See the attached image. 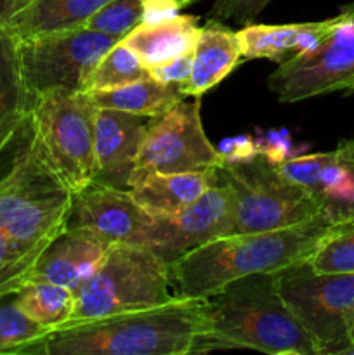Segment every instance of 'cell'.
I'll return each mask as SVG.
<instances>
[{"label":"cell","instance_id":"cell-1","mask_svg":"<svg viewBox=\"0 0 354 355\" xmlns=\"http://www.w3.org/2000/svg\"><path fill=\"white\" fill-rule=\"evenodd\" d=\"M210 329L207 298H180L141 311L54 329L24 355H187Z\"/></svg>","mask_w":354,"mask_h":355},{"label":"cell","instance_id":"cell-2","mask_svg":"<svg viewBox=\"0 0 354 355\" xmlns=\"http://www.w3.org/2000/svg\"><path fill=\"white\" fill-rule=\"evenodd\" d=\"M326 217L266 232L228 234L208 241L170 266L174 290L180 298H208L239 277L278 274L309 262L326 232Z\"/></svg>","mask_w":354,"mask_h":355},{"label":"cell","instance_id":"cell-3","mask_svg":"<svg viewBox=\"0 0 354 355\" xmlns=\"http://www.w3.org/2000/svg\"><path fill=\"white\" fill-rule=\"evenodd\" d=\"M71 200L73 189L28 116L0 175V231L23 253L42 255L66 227Z\"/></svg>","mask_w":354,"mask_h":355},{"label":"cell","instance_id":"cell-4","mask_svg":"<svg viewBox=\"0 0 354 355\" xmlns=\"http://www.w3.org/2000/svg\"><path fill=\"white\" fill-rule=\"evenodd\" d=\"M207 309L210 331L229 349L319 355L312 336L281 297L278 274H253L231 281L207 298Z\"/></svg>","mask_w":354,"mask_h":355},{"label":"cell","instance_id":"cell-5","mask_svg":"<svg viewBox=\"0 0 354 355\" xmlns=\"http://www.w3.org/2000/svg\"><path fill=\"white\" fill-rule=\"evenodd\" d=\"M75 297V312L65 326L158 307L176 300L177 293L170 266L156 253L146 246L113 245Z\"/></svg>","mask_w":354,"mask_h":355},{"label":"cell","instance_id":"cell-6","mask_svg":"<svg viewBox=\"0 0 354 355\" xmlns=\"http://www.w3.org/2000/svg\"><path fill=\"white\" fill-rule=\"evenodd\" d=\"M219 180L229 187L235 203L233 234L266 232L325 217L321 205L304 187L280 173L257 155L248 162L219 166Z\"/></svg>","mask_w":354,"mask_h":355},{"label":"cell","instance_id":"cell-7","mask_svg":"<svg viewBox=\"0 0 354 355\" xmlns=\"http://www.w3.org/2000/svg\"><path fill=\"white\" fill-rule=\"evenodd\" d=\"M96 114L87 92L52 90L35 96L31 104L35 130L73 193L96 180Z\"/></svg>","mask_w":354,"mask_h":355},{"label":"cell","instance_id":"cell-8","mask_svg":"<svg viewBox=\"0 0 354 355\" xmlns=\"http://www.w3.org/2000/svg\"><path fill=\"white\" fill-rule=\"evenodd\" d=\"M278 288L319 355H346L354 311V274L316 272L307 262L278 272Z\"/></svg>","mask_w":354,"mask_h":355},{"label":"cell","instance_id":"cell-9","mask_svg":"<svg viewBox=\"0 0 354 355\" xmlns=\"http://www.w3.org/2000/svg\"><path fill=\"white\" fill-rule=\"evenodd\" d=\"M117 42L87 26L17 40L28 92L33 97L52 90L83 92L94 66Z\"/></svg>","mask_w":354,"mask_h":355},{"label":"cell","instance_id":"cell-10","mask_svg":"<svg viewBox=\"0 0 354 355\" xmlns=\"http://www.w3.org/2000/svg\"><path fill=\"white\" fill-rule=\"evenodd\" d=\"M337 16L335 28L318 47L280 62L269 75L267 87L280 103L354 92V2Z\"/></svg>","mask_w":354,"mask_h":355},{"label":"cell","instance_id":"cell-11","mask_svg":"<svg viewBox=\"0 0 354 355\" xmlns=\"http://www.w3.org/2000/svg\"><path fill=\"white\" fill-rule=\"evenodd\" d=\"M205 168H219V153L201 123V97H191L155 116L142 139L132 175Z\"/></svg>","mask_w":354,"mask_h":355},{"label":"cell","instance_id":"cell-12","mask_svg":"<svg viewBox=\"0 0 354 355\" xmlns=\"http://www.w3.org/2000/svg\"><path fill=\"white\" fill-rule=\"evenodd\" d=\"M235 231V203L224 182L215 186L183 210L155 217L146 248L172 266L201 245Z\"/></svg>","mask_w":354,"mask_h":355},{"label":"cell","instance_id":"cell-13","mask_svg":"<svg viewBox=\"0 0 354 355\" xmlns=\"http://www.w3.org/2000/svg\"><path fill=\"white\" fill-rule=\"evenodd\" d=\"M155 217L149 215L128 189L92 182L75 191L66 227L83 229L111 245L146 246Z\"/></svg>","mask_w":354,"mask_h":355},{"label":"cell","instance_id":"cell-14","mask_svg":"<svg viewBox=\"0 0 354 355\" xmlns=\"http://www.w3.org/2000/svg\"><path fill=\"white\" fill-rule=\"evenodd\" d=\"M155 116L97 107L96 148L97 172L94 182L128 189L139 149Z\"/></svg>","mask_w":354,"mask_h":355},{"label":"cell","instance_id":"cell-15","mask_svg":"<svg viewBox=\"0 0 354 355\" xmlns=\"http://www.w3.org/2000/svg\"><path fill=\"white\" fill-rule=\"evenodd\" d=\"M111 246L94 232L65 227L44 250L31 279L49 281L76 291L99 269Z\"/></svg>","mask_w":354,"mask_h":355},{"label":"cell","instance_id":"cell-16","mask_svg":"<svg viewBox=\"0 0 354 355\" xmlns=\"http://www.w3.org/2000/svg\"><path fill=\"white\" fill-rule=\"evenodd\" d=\"M339 16L312 23L260 24L250 23L238 31L242 44L243 61L250 59H269L285 62L298 54L312 51L335 28Z\"/></svg>","mask_w":354,"mask_h":355},{"label":"cell","instance_id":"cell-17","mask_svg":"<svg viewBox=\"0 0 354 355\" xmlns=\"http://www.w3.org/2000/svg\"><path fill=\"white\" fill-rule=\"evenodd\" d=\"M219 182L217 168L174 173L132 175L128 191L153 217H165L183 210Z\"/></svg>","mask_w":354,"mask_h":355},{"label":"cell","instance_id":"cell-18","mask_svg":"<svg viewBox=\"0 0 354 355\" xmlns=\"http://www.w3.org/2000/svg\"><path fill=\"white\" fill-rule=\"evenodd\" d=\"M243 61L238 31L222 21L210 19L201 24L193 51L189 78L183 83L186 97H201L222 82Z\"/></svg>","mask_w":354,"mask_h":355},{"label":"cell","instance_id":"cell-19","mask_svg":"<svg viewBox=\"0 0 354 355\" xmlns=\"http://www.w3.org/2000/svg\"><path fill=\"white\" fill-rule=\"evenodd\" d=\"M33 96L21 75L17 40L0 23V156L10 151L31 113Z\"/></svg>","mask_w":354,"mask_h":355},{"label":"cell","instance_id":"cell-20","mask_svg":"<svg viewBox=\"0 0 354 355\" xmlns=\"http://www.w3.org/2000/svg\"><path fill=\"white\" fill-rule=\"evenodd\" d=\"M200 28V17L179 14L165 23L139 24L121 42L149 69L194 51Z\"/></svg>","mask_w":354,"mask_h":355},{"label":"cell","instance_id":"cell-21","mask_svg":"<svg viewBox=\"0 0 354 355\" xmlns=\"http://www.w3.org/2000/svg\"><path fill=\"white\" fill-rule=\"evenodd\" d=\"M110 0H28L7 28L16 40L85 26L89 17Z\"/></svg>","mask_w":354,"mask_h":355},{"label":"cell","instance_id":"cell-22","mask_svg":"<svg viewBox=\"0 0 354 355\" xmlns=\"http://www.w3.org/2000/svg\"><path fill=\"white\" fill-rule=\"evenodd\" d=\"M97 107L125 111V113L160 116L186 99L183 83H162L155 78H142L127 85L99 92H87Z\"/></svg>","mask_w":354,"mask_h":355},{"label":"cell","instance_id":"cell-23","mask_svg":"<svg viewBox=\"0 0 354 355\" xmlns=\"http://www.w3.org/2000/svg\"><path fill=\"white\" fill-rule=\"evenodd\" d=\"M280 173L297 186L304 187L311 196L318 200L321 210L326 203L337 198L344 184L342 163L337 158L335 149L314 155L292 156L276 165Z\"/></svg>","mask_w":354,"mask_h":355},{"label":"cell","instance_id":"cell-24","mask_svg":"<svg viewBox=\"0 0 354 355\" xmlns=\"http://www.w3.org/2000/svg\"><path fill=\"white\" fill-rule=\"evenodd\" d=\"M14 297L21 311L49 331L68 324L75 312V291L49 281L30 279Z\"/></svg>","mask_w":354,"mask_h":355},{"label":"cell","instance_id":"cell-25","mask_svg":"<svg viewBox=\"0 0 354 355\" xmlns=\"http://www.w3.org/2000/svg\"><path fill=\"white\" fill-rule=\"evenodd\" d=\"M149 71L137 55L124 44L117 42L94 66L92 73L87 78L83 92H99V90L117 89L130 82L149 78Z\"/></svg>","mask_w":354,"mask_h":355},{"label":"cell","instance_id":"cell-26","mask_svg":"<svg viewBox=\"0 0 354 355\" xmlns=\"http://www.w3.org/2000/svg\"><path fill=\"white\" fill-rule=\"evenodd\" d=\"M49 333L21 311L14 295L0 298V354L24 355Z\"/></svg>","mask_w":354,"mask_h":355},{"label":"cell","instance_id":"cell-27","mask_svg":"<svg viewBox=\"0 0 354 355\" xmlns=\"http://www.w3.org/2000/svg\"><path fill=\"white\" fill-rule=\"evenodd\" d=\"M307 263L316 272L354 274V222L332 225Z\"/></svg>","mask_w":354,"mask_h":355},{"label":"cell","instance_id":"cell-28","mask_svg":"<svg viewBox=\"0 0 354 355\" xmlns=\"http://www.w3.org/2000/svg\"><path fill=\"white\" fill-rule=\"evenodd\" d=\"M142 23L141 0H110L85 23L87 28L121 40Z\"/></svg>","mask_w":354,"mask_h":355},{"label":"cell","instance_id":"cell-29","mask_svg":"<svg viewBox=\"0 0 354 355\" xmlns=\"http://www.w3.org/2000/svg\"><path fill=\"white\" fill-rule=\"evenodd\" d=\"M335 153L339 162L342 163L346 177H344L342 189L337 194V198H333L323 208V215L333 225L354 222V137L340 141Z\"/></svg>","mask_w":354,"mask_h":355},{"label":"cell","instance_id":"cell-30","mask_svg":"<svg viewBox=\"0 0 354 355\" xmlns=\"http://www.w3.org/2000/svg\"><path fill=\"white\" fill-rule=\"evenodd\" d=\"M271 3V0H212V9L208 12L210 19L231 21L246 26L255 23L257 17L262 14Z\"/></svg>","mask_w":354,"mask_h":355},{"label":"cell","instance_id":"cell-31","mask_svg":"<svg viewBox=\"0 0 354 355\" xmlns=\"http://www.w3.org/2000/svg\"><path fill=\"white\" fill-rule=\"evenodd\" d=\"M257 153L273 165H280L285 159L292 158L294 144L287 130H269L257 135Z\"/></svg>","mask_w":354,"mask_h":355},{"label":"cell","instance_id":"cell-32","mask_svg":"<svg viewBox=\"0 0 354 355\" xmlns=\"http://www.w3.org/2000/svg\"><path fill=\"white\" fill-rule=\"evenodd\" d=\"M215 149L219 153V166L248 162L259 155L255 137L252 135H236V137L224 139L222 142H219V146H215Z\"/></svg>","mask_w":354,"mask_h":355},{"label":"cell","instance_id":"cell-33","mask_svg":"<svg viewBox=\"0 0 354 355\" xmlns=\"http://www.w3.org/2000/svg\"><path fill=\"white\" fill-rule=\"evenodd\" d=\"M191 66H193V51L177 55V58L155 66V68H149L148 71L151 78L162 83H184L189 78Z\"/></svg>","mask_w":354,"mask_h":355},{"label":"cell","instance_id":"cell-34","mask_svg":"<svg viewBox=\"0 0 354 355\" xmlns=\"http://www.w3.org/2000/svg\"><path fill=\"white\" fill-rule=\"evenodd\" d=\"M142 2V23L141 24H160L172 17L179 16L184 9L180 3L172 0H141Z\"/></svg>","mask_w":354,"mask_h":355},{"label":"cell","instance_id":"cell-35","mask_svg":"<svg viewBox=\"0 0 354 355\" xmlns=\"http://www.w3.org/2000/svg\"><path fill=\"white\" fill-rule=\"evenodd\" d=\"M28 0H0V23L7 26L9 21L19 12Z\"/></svg>","mask_w":354,"mask_h":355},{"label":"cell","instance_id":"cell-36","mask_svg":"<svg viewBox=\"0 0 354 355\" xmlns=\"http://www.w3.org/2000/svg\"><path fill=\"white\" fill-rule=\"evenodd\" d=\"M347 335H349L351 347H349V349H347L346 355H354V311H353V314H351V319H349V328H347Z\"/></svg>","mask_w":354,"mask_h":355},{"label":"cell","instance_id":"cell-37","mask_svg":"<svg viewBox=\"0 0 354 355\" xmlns=\"http://www.w3.org/2000/svg\"><path fill=\"white\" fill-rule=\"evenodd\" d=\"M172 2H177V3H180L183 7H186V6H189V3L196 2V0H172Z\"/></svg>","mask_w":354,"mask_h":355}]
</instances>
